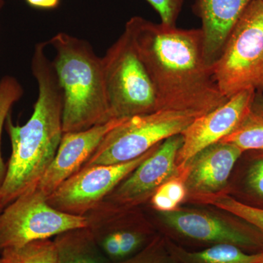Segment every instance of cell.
I'll use <instances>...</instances> for the list:
<instances>
[{
	"label": "cell",
	"mask_w": 263,
	"mask_h": 263,
	"mask_svg": "<svg viewBox=\"0 0 263 263\" xmlns=\"http://www.w3.org/2000/svg\"><path fill=\"white\" fill-rule=\"evenodd\" d=\"M124 31L149 74L158 110L198 117L226 103L205 60L201 29H179L134 16Z\"/></svg>",
	"instance_id": "obj_1"
},
{
	"label": "cell",
	"mask_w": 263,
	"mask_h": 263,
	"mask_svg": "<svg viewBox=\"0 0 263 263\" xmlns=\"http://www.w3.org/2000/svg\"><path fill=\"white\" fill-rule=\"evenodd\" d=\"M48 43L36 45L32 71L38 84V97L30 119L15 124L10 114L5 127L11 143L6 176L0 188V208L36 187L56 155L63 136V100L53 62L46 53Z\"/></svg>",
	"instance_id": "obj_2"
},
{
	"label": "cell",
	"mask_w": 263,
	"mask_h": 263,
	"mask_svg": "<svg viewBox=\"0 0 263 263\" xmlns=\"http://www.w3.org/2000/svg\"><path fill=\"white\" fill-rule=\"evenodd\" d=\"M63 100L64 133L84 130L111 120L105 92L103 61L87 41L60 32L48 42Z\"/></svg>",
	"instance_id": "obj_3"
},
{
	"label": "cell",
	"mask_w": 263,
	"mask_h": 263,
	"mask_svg": "<svg viewBox=\"0 0 263 263\" xmlns=\"http://www.w3.org/2000/svg\"><path fill=\"white\" fill-rule=\"evenodd\" d=\"M212 71L227 99L246 89L263 95L262 0L252 1L240 15Z\"/></svg>",
	"instance_id": "obj_4"
},
{
	"label": "cell",
	"mask_w": 263,
	"mask_h": 263,
	"mask_svg": "<svg viewBox=\"0 0 263 263\" xmlns=\"http://www.w3.org/2000/svg\"><path fill=\"white\" fill-rule=\"evenodd\" d=\"M102 61L110 119H129L158 110L155 86L125 31Z\"/></svg>",
	"instance_id": "obj_5"
},
{
	"label": "cell",
	"mask_w": 263,
	"mask_h": 263,
	"mask_svg": "<svg viewBox=\"0 0 263 263\" xmlns=\"http://www.w3.org/2000/svg\"><path fill=\"white\" fill-rule=\"evenodd\" d=\"M196 117L186 112L159 110L129 118L104 137L82 168L135 160L167 138L181 134Z\"/></svg>",
	"instance_id": "obj_6"
},
{
	"label": "cell",
	"mask_w": 263,
	"mask_h": 263,
	"mask_svg": "<svg viewBox=\"0 0 263 263\" xmlns=\"http://www.w3.org/2000/svg\"><path fill=\"white\" fill-rule=\"evenodd\" d=\"M85 227H88L86 216L57 210L36 186L17 197L0 213V253L5 249L51 239L68 230Z\"/></svg>",
	"instance_id": "obj_7"
},
{
	"label": "cell",
	"mask_w": 263,
	"mask_h": 263,
	"mask_svg": "<svg viewBox=\"0 0 263 263\" xmlns=\"http://www.w3.org/2000/svg\"><path fill=\"white\" fill-rule=\"evenodd\" d=\"M157 146L129 162L81 168L48 195V203L62 212L86 216L102 203Z\"/></svg>",
	"instance_id": "obj_8"
},
{
	"label": "cell",
	"mask_w": 263,
	"mask_h": 263,
	"mask_svg": "<svg viewBox=\"0 0 263 263\" xmlns=\"http://www.w3.org/2000/svg\"><path fill=\"white\" fill-rule=\"evenodd\" d=\"M256 94L253 89L243 90L212 111L194 119L181 133L182 146L176 158L181 174L199 152L219 143L241 124L252 111Z\"/></svg>",
	"instance_id": "obj_9"
},
{
	"label": "cell",
	"mask_w": 263,
	"mask_h": 263,
	"mask_svg": "<svg viewBox=\"0 0 263 263\" xmlns=\"http://www.w3.org/2000/svg\"><path fill=\"white\" fill-rule=\"evenodd\" d=\"M182 143L181 134L162 142L104 201L126 209H133L146 201L161 185L181 176L176 158Z\"/></svg>",
	"instance_id": "obj_10"
},
{
	"label": "cell",
	"mask_w": 263,
	"mask_h": 263,
	"mask_svg": "<svg viewBox=\"0 0 263 263\" xmlns=\"http://www.w3.org/2000/svg\"><path fill=\"white\" fill-rule=\"evenodd\" d=\"M127 119H114L84 130L64 133L56 155L38 183L46 196L79 172L103 141L104 137Z\"/></svg>",
	"instance_id": "obj_11"
},
{
	"label": "cell",
	"mask_w": 263,
	"mask_h": 263,
	"mask_svg": "<svg viewBox=\"0 0 263 263\" xmlns=\"http://www.w3.org/2000/svg\"><path fill=\"white\" fill-rule=\"evenodd\" d=\"M162 216L169 228L192 241L210 246L230 243L246 251H263L261 238L205 213L176 209Z\"/></svg>",
	"instance_id": "obj_12"
},
{
	"label": "cell",
	"mask_w": 263,
	"mask_h": 263,
	"mask_svg": "<svg viewBox=\"0 0 263 263\" xmlns=\"http://www.w3.org/2000/svg\"><path fill=\"white\" fill-rule=\"evenodd\" d=\"M238 147L219 142L204 148L192 159L181 172L186 190L208 197L226 186L237 161L243 154Z\"/></svg>",
	"instance_id": "obj_13"
},
{
	"label": "cell",
	"mask_w": 263,
	"mask_h": 263,
	"mask_svg": "<svg viewBox=\"0 0 263 263\" xmlns=\"http://www.w3.org/2000/svg\"><path fill=\"white\" fill-rule=\"evenodd\" d=\"M254 0H197L201 19L203 49L209 65L220 56L232 29Z\"/></svg>",
	"instance_id": "obj_14"
},
{
	"label": "cell",
	"mask_w": 263,
	"mask_h": 263,
	"mask_svg": "<svg viewBox=\"0 0 263 263\" xmlns=\"http://www.w3.org/2000/svg\"><path fill=\"white\" fill-rule=\"evenodd\" d=\"M56 263H113L97 245L88 227L68 230L53 239Z\"/></svg>",
	"instance_id": "obj_15"
},
{
	"label": "cell",
	"mask_w": 263,
	"mask_h": 263,
	"mask_svg": "<svg viewBox=\"0 0 263 263\" xmlns=\"http://www.w3.org/2000/svg\"><path fill=\"white\" fill-rule=\"evenodd\" d=\"M169 252L179 263H256L263 259V251L246 252L230 243L210 246L201 250L190 251L166 240Z\"/></svg>",
	"instance_id": "obj_16"
},
{
	"label": "cell",
	"mask_w": 263,
	"mask_h": 263,
	"mask_svg": "<svg viewBox=\"0 0 263 263\" xmlns=\"http://www.w3.org/2000/svg\"><path fill=\"white\" fill-rule=\"evenodd\" d=\"M8 263H56L57 249L53 240L29 242L23 246L5 249L0 253Z\"/></svg>",
	"instance_id": "obj_17"
},
{
	"label": "cell",
	"mask_w": 263,
	"mask_h": 263,
	"mask_svg": "<svg viewBox=\"0 0 263 263\" xmlns=\"http://www.w3.org/2000/svg\"><path fill=\"white\" fill-rule=\"evenodd\" d=\"M220 142L232 143L243 152L263 151V116L252 110L234 131Z\"/></svg>",
	"instance_id": "obj_18"
},
{
	"label": "cell",
	"mask_w": 263,
	"mask_h": 263,
	"mask_svg": "<svg viewBox=\"0 0 263 263\" xmlns=\"http://www.w3.org/2000/svg\"><path fill=\"white\" fill-rule=\"evenodd\" d=\"M23 94V88L15 78L6 76L0 80V188L4 182L7 172V164L2 157V134L13 105Z\"/></svg>",
	"instance_id": "obj_19"
},
{
	"label": "cell",
	"mask_w": 263,
	"mask_h": 263,
	"mask_svg": "<svg viewBox=\"0 0 263 263\" xmlns=\"http://www.w3.org/2000/svg\"><path fill=\"white\" fill-rule=\"evenodd\" d=\"M207 199L212 205L240 218L263 234L262 209L251 206L226 195H213Z\"/></svg>",
	"instance_id": "obj_20"
},
{
	"label": "cell",
	"mask_w": 263,
	"mask_h": 263,
	"mask_svg": "<svg viewBox=\"0 0 263 263\" xmlns=\"http://www.w3.org/2000/svg\"><path fill=\"white\" fill-rule=\"evenodd\" d=\"M118 263H179L169 252L166 240L160 237L125 260Z\"/></svg>",
	"instance_id": "obj_21"
},
{
	"label": "cell",
	"mask_w": 263,
	"mask_h": 263,
	"mask_svg": "<svg viewBox=\"0 0 263 263\" xmlns=\"http://www.w3.org/2000/svg\"><path fill=\"white\" fill-rule=\"evenodd\" d=\"M160 15L161 23L176 27L184 0H146Z\"/></svg>",
	"instance_id": "obj_22"
},
{
	"label": "cell",
	"mask_w": 263,
	"mask_h": 263,
	"mask_svg": "<svg viewBox=\"0 0 263 263\" xmlns=\"http://www.w3.org/2000/svg\"><path fill=\"white\" fill-rule=\"evenodd\" d=\"M157 191L160 192L175 203L179 205L183 201L186 194V187L184 181L181 176H176L164 182L157 189Z\"/></svg>",
	"instance_id": "obj_23"
},
{
	"label": "cell",
	"mask_w": 263,
	"mask_h": 263,
	"mask_svg": "<svg viewBox=\"0 0 263 263\" xmlns=\"http://www.w3.org/2000/svg\"><path fill=\"white\" fill-rule=\"evenodd\" d=\"M247 179L251 189L263 197V158L254 162L249 169Z\"/></svg>",
	"instance_id": "obj_24"
},
{
	"label": "cell",
	"mask_w": 263,
	"mask_h": 263,
	"mask_svg": "<svg viewBox=\"0 0 263 263\" xmlns=\"http://www.w3.org/2000/svg\"><path fill=\"white\" fill-rule=\"evenodd\" d=\"M152 203L155 209L162 213L173 212L176 210L178 206L177 204L157 190L152 195Z\"/></svg>",
	"instance_id": "obj_25"
},
{
	"label": "cell",
	"mask_w": 263,
	"mask_h": 263,
	"mask_svg": "<svg viewBox=\"0 0 263 263\" xmlns=\"http://www.w3.org/2000/svg\"><path fill=\"white\" fill-rule=\"evenodd\" d=\"M31 6L41 9H53L60 4V0H26Z\"/></svg>",
	"instance_id": "obj_26"
},
{
	"label": "cell",
	"mask_w": 263,
	"mask_h": 263,
	"mask_svg": "<svg viewBox=\"0 0 263 263\" xmlns=\"http://www.w3.org/2000/svg\"><path fill=\"white\" fill-rule=\"evenodd\" d=\"M252 110L254 113L260 114L263 116V95L256 94L255 99L253 104Z\"/></svg>",
	"instance_id": "obj_27"
},
{
	"label": "cell",
	"mask_w": 263,
	"mask_h": 263,
	"mask_svg": "<svg viewBox=\"0 0 263 263\" xmlns=\"http://www.w3.org/2000/svg\"><path fill=\"white\" fill-rule=\"evenodd\" d=\"M5 2L4 0H0V11H1L2 8L4 6Z\"/></svg>",
	"instance_id": "obj_28"
},
{
	"label": "cell",
	"mask_w": 263,
	"mask_h": 263,
	"mask_svg": "<svg viewBox=\"0 0 263 263\" xmlns=\"http://www.w3.org/2000/svg\"><path fill=\"white\" fill-rule=\"evenodd\" d=\"M0 263H8L3 257H0Z\"/></svg>",
	"instance_id": "obj_29"
},
{
	"label": "cell",
	"mask_w": 263,
	"mask_h": 263,
	"mask_svg": "<svg viewBox=\"0 0 263 263\" xmlns=\"http://www.w3.org/2000/svg\"><path fill=\"white\" fill-rule=\"evenodd\" d=\"M256 263H263V259H262V260L259 261V262Z\"/></svg>",
	"instance_id": "obj_30"
},
{
	"label": "cell",
	"mask_w": 263,
	"mask_h": 263,
	"mask_svg": "<svg viewBox=\"0 0 263 263\" xmlns=\"http://www.w3.org/2000/svg\"><path fill=\"white\" fill-rule=\"evenodd\" d=\"M3 209H1V208H0V213H1V212H2V211H3Z\"/></svg>",
	"instance_id": "obj_31"
},
{
	"label": "cell",
	"mask_w": 263,
	"mask_h": 263,
	"mask_svg": "<svg viewBox=\"0 0 263 263\" xmlns=\"http://www.w3.org/2000/svg\"><path fill=\"white\" fill-rule=\"evenodd\" d=\"M262 1H263V0H262Z\"/></svg>",
	"instance_id": "obj_32"
}]
</instances>
